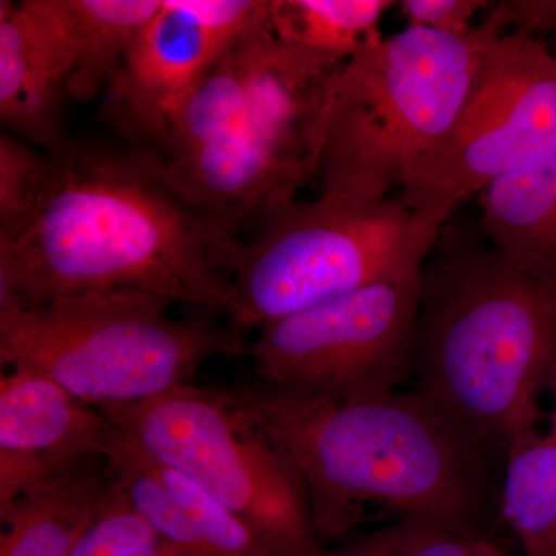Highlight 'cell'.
Returning a JSON list of instances; mask_svg holds the SVG:
<instances>
[{
  "instance_id": "24",
  "label": "cell",
  "mask_w": 556,
  "mask_h": 556,
  "mask_svg": "<svg viewBox=\"0 0 556 556\" xmlns=\"http://www.w3.org/2000/svg\"><path fill=\"white\" fill-rule=\"evenodd\" d=\"M397 5L412 27L466 36L477 27L473 21L479 11L490 9L492 3L484 0H404Z\"/></svg>"
},
{
  "instance_id": "7",
  "label": "cell",
  "mask_w": 556,
  "mask_h": 556,
  "mask_svg": "<svg viewBox=\"0 0 556 556\" xmlns=\"http://www.w3.org/2000/svg\"><path fill=\"white\" fill-rule=\"evenodd\" d=\"M346 61L276 36L239 123L215 144L164 170L189 201L244 226L288 206L320 175L332 93Z\"/></svg>"
},
{
  "instance_id": "3",
  "label": "cell",
  "mask_w": 556,
  "mask_h": 556,
  "mask_svg": "<svg viewBox=\"0 0 556 556\" xmlns=\"http://www.w3.org/2000/svg\"><path fill=\"white\" fill-rule=\"evenodd\" d=\"M555 358L556 285L450 219L422 270L416 390L504 453L536 428Z\"/></svg>"
},
{
  "instance_id": "23",
  "label": "cell",
  "mask_w": 556,
  "mask_h": 556,
  "mask_svg": "<svg viewBox=\"0 0 556 556\" xmlns=\"http://www.w3.org/2000/svg\"><path fill=\"white\" fill-rule=\"evenodd\" d=\"M51 155L10 131L0 134V240L31 217L49 181Z\"/></svg>"
},
{
  "instance_id": "19",
  "label": "cell",
  "mask_w": 556,
  "mask_h": 556,
  "mask_svg": "<svg viewBox=\"0 0 556 556\" xmlns=\"http://www.w3.org/2000/svg\"><path fill=\"white\" fill-rule=\"evenodd\" d=\"M163 0H64L78 49L68 98L93 100L109 84Z\"/></svg>"
},
{
  "instance_id": "21",
  "label": "cell",
  "mask_w": 556,
  "mask_h": 556,
  "mask_svg": "<svg viewBox=\"0 0 556 556\" xmlns=\"http://www.w3.org/2000/svg\"><path fill=\"white\" fill-rule=\"evenodd\" d=\"M325 556H507L485 535L426 522H390L343 540Z\"/></svg>"
},
{
  "instance_id": "6",
  "label": "cell",
  "mask_w": 556,
  "mask_h": 556,
  "mask_svg": "<svg viewBox=\"0 0 556 556\" xmlns=\"http://www.w3.org/2000/svg\"><path fill=\"white\" fill-rule=\"evenodd\" d=\"M439 233L401 199L294 200L241 243L228 325L244 336L358 289L422 273Z\"/></svg>"
},
{
  "instance_id": "15",
  "label": "cell",
  "mask_w": 556,
  "mask_h": 556,
  "mask_svg": "<svg viewBox=\"0 0 556 556\" xmlns=\"http://www.w3.org/2000/svg\"><path fill=\"white\" fill-rule=\"evenodd\" d=\"M112 479L109 460H93L2 508L0 556H73Z\"/></svg>"
},
{
  "instance_id": "27",
  "label": "cell",
  "mask_w": 556,
  "mask_h": 556,
  "mask_svg": "<svg viewBox=\"0 0 556 556\" xmlns=\"http://www.w3.org/2000/svg\"><path fill=\"white\" fill-rule=\"evenodd\" d=\"M166 543V541H164ZM161 556H186L185 554H181V552L177 551V548L172 547L170 544H164V551L163 555Z\"/></svg>"
},
{
  "instance_id": "14",
  "label": "cell",
  "mask_w": 556,
  "mask_h": 556,
  "mask_svg": "<svg viewBox=\"0 0 556 556\" xmlns=\"http://www.w3.org/2000/svg\"><path fill=\"white\" fill-rule=\"evenodd\" d=\"M113 475L141 517L186 556H280L237 515L189 479L161 467L118 431Z\"/></svg>"
},
{
  "instance_id": "16",
  "label": "cell",
  "mask_w": 556,
  "mask_h": 556,
  "mask_svg": "<svg viewBox=\"0 0 556 556\" xmlns=\"http://www.w3.org/2000/svg\"><path fill=\"white\" fill-rule=\"evenodd\" d=\"M477 199L490 243L518 268L556 285V153Z\"/></svg>"
},
{
  "instance_id": "1",
  "label": "cell",
  "mask_w": 556,
  "mask_h": 556,
  "mask_svg": "<svg viewBox=\"0 0 556 556\" xmlns=\"http://www.w3.org/2000/svg\"><path fill=\"white\" fill-rule=\"evenodd\" d=\"M50 155L38 207L0 240V305L138 291L228 316L240 225L186 199L155 153L67 139Z\"/></svg>"
},
{
  "instance_id": "10",
  "label": "cell",
  "mask_w": 556,
  "mask_h": 556,
  "mask_svg": "<svg viewBox=\"0 0 556 556\" xmlns=\"http://www.w3.org/2000/svg\"><path fill=\"white\" fill-rule=\"evenodd\" d=\"M420 294L422 273L263 325L247 350L258 386L332 399L399 390L413 378Z\"/></svg>"
},
{
  "instance_id": "8",
  "label": "cell",
  "mask_w": 556,
  "mask_h": 556,
  "mask_svg": "<svg viewBox=\"0 0 556 556\" xmlns=\"http://www.w3.org/2000/svg\"><path fill=\"white\" fill-rule=\"evenodd\" d=\"M131 444L247 522L280 556H325L302 482L228 391L193 386L100 408Z\"/></svg>"
},
{
  "instance_id": "18",
  "label": "cell",
  "mask_w": 556,
  "mask_h": 556,
  "mask_svg": "<svg viewBox=\"0 0 556 556\" xmlns=\"http://www.w3.org/2000/svg\"><path fill=\"white\" fill-rule=\"evenodd\" d=\"M500 510L525 556H556V437L538 428L504 452Z\"/></svg>"
},
{
  "instance_id": "25",
  "label": "cell",
  "mask_w": 556,
  "mask_h": 556,
  "mask_svg": "<svg viewBox=\"0 0 556 556\" xmlns=\"http://www.w3.org/2000/svg\"><path fill=\"white\" fill-rule=\"evenodd\" d=\"M510 31L536 38L538 33L556 28V0H510L501 2Z\"/></svg>"
},
{
  "instance_id": "2",
  "label": "cell",
  "mask_w": 556,
  "mask_h": 556,
  "mask_svg": "<svg viewBox=\"0 0 556 556\" xmlns=\"http://www.w3.org/2000/svg\"><path fill=\"white\" fill-rule=\"evenodd\" d=\"M229 396L295 471L318 538L372 517L482 533L495 503L489 445L420 391L332 399L240 387Z\"/></svg>"
},
{
  "instance_id": "11",
  "label": "cell",
  "mask_w": 556,
  "mask_h": 556,
  "mask_svg": "<svg viewBox=\"0 0 556 556\" xmlns=\"http://www.w3.org/2000/svg\"><path fill=\"white\" fill-rule=\"evenodd\" d=\"M268 21L265 0H163L104 91L108 119L131 148L161 156L186 98L237 39Z\"/></svg>"
},
{
  "instance_id": "12",
  "label": "cell",
  "mask_w": 556,
  "mask_h": 556,
  "mask_svg": "<svg viewBox=\"0 0 556 556\" xmlns=\"http://www.w3.org/2000/svg\"><path fill=\"white\" fill-rule=\"evenodd\" d=\"M118 428L100 408L25 368L0 376V510L93 460H109Z\"/></svg>"
},
{
  "instance_id": "5",
  "label": "cell",
  "mask_w": 556,
  "mask_h": 556,
  "mask_svg": "<svg viewBox=\"0 0 556 556\" xmlns=\"http://www.w3.org/2000/svg\"><path fill=\"white\" fill-rule=\"evenodd\" d=\"M170 305L138 291L0 305V362L40 372L86 404L105 408L193 386L208 361L247 354L244 336L229 325L174 318Z\"/></svg>"
},
{
  "instance_id": "20",
  "label": "cell",
  "mask_w": 556,
  "mask_h": 556,
  "mask_svg": "<svg viewBox=\"0 0 556 556\" xmlns=\"http://www.w3.org/2000/svg\"><path fill=\"white\" fill-rule=\"evenodd\" d=\"M393 5L390 0H273L270 27L289 46L348 61L382 35L380 22Z\"/></svg>"
},
{
  "instance_id": "26",
  "label": "cell",
  "mask_w": 556,
  "mask_h": 556,
  "mask_svg": "<svg viewBox=\"0 0 556 556\" xmlns=\"http://www.w3.org/2000/svg\"><path fill=\"white\" fill-rule=\"evenodd\" d=\"M547 390H552V393H554L555 396V409L554 415H552L551 431L556 437V358L554 368H552L551 378H548Z\"/></svg>"
},
{
  "instance_id": "17",
  "label": "cell",
  "mask_w": 556,
  "mask_h": 556,
  "mask_svg": "<svg viewBox=\"0 0 556 556\" xmlns=\"http://www.w3.org/2000/svg\"><path fill=\"white\" fill-rule=\"evenodd\" d=\"M274 42L269 20L230 46L174 116L161 160L182 159L226 137L247 112Z\"/></svg>"
},
{
  "instance_id": "22",
  "label": "cell",
  "mask_w": 556,
  "mask_h": 556,
  "mask_svg": "<svg viewBox=\"0 0 556 556\" xmlns=\"http://www.w3.org/2000/svg\"><path fill=\"white\" fill-rule=\"evenodd\" d=\"M164 544L113 475L112 484L73 556H161Z\"/></svg>"
},
{
  "instance_id": "4",
  "label": "cell",
  "mask_w": 556,
  "mask_h": 556,
  "mask_svg": "<svg viewBox=\"0 0 556 556\" xmlns=\"http://www.w3.org/2000/svg\"><path fill=\"white\" fill-rule=\"evenodd\" d=\"M508 31L500 2L466 36L407 25L362 47L332 93L320 195L369 204L402 190L455 126L485 51Z\"/></svg>"
},
{
  "instance_id": "13",
  "label": "cell",
  "mask_w": 556,
  "mask_h": 556,
  "mask_svg": "<svg viewBox=\"0 0 556 556\" xmlns=\"http://www.w3.org/2000/svg\"><path fill=\"white\" fill-rule=\"evenodd\" d=\"M78 49L64 0L0 2V118L3 130L54 152L67 141L64 102Z\"/></svg>"
},
{
  "instance_id": "9",
  "label": "cell",
  "mask_w": 556,
  "mask_h": 556,
  "mask_svg": "<svg viewBox=\"0 0 556 556\" xmlns=\"http://www.w3.org/2000/svg\"><path fill=\"white\" fill-rule=\"evenodd\" d=\"M556 153V56L508 31L482 58L455 126L402 188L401 201L442 229L467 200Z\"/></svg>"
}]
</instances>
